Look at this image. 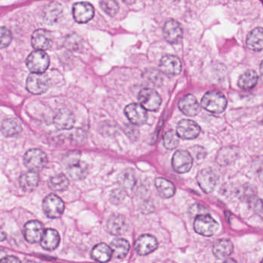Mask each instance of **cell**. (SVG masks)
I'll return each mask as SVG.
<instances>
[{
  "mask_svg": "<svg viewBox=\"0 0 263 263\" xmlns=\"http://www.w3.org/2000/svg\"><path fill=\"white\" fill-rule=\"evenodd\" d=\"M48 185L51 190L62 192L68 187V178L64 174L54 175L49 180Z\"/></svg>",
  "mask_w": 263,
  "mask_h": 263,
  "instance_id": "cell-33",
  "label": "cell"
},
{
  "mask_svg": "<svg viewBox=\"0 0 263 263\" xmlns=\"http://www.w3.org/2000/svg\"><path fill=\"white\" fill-rule=\"evenodd\" d=\"M88 165L87 163L80 160L76 156L69 158L67 163V172L71 179L82 180L88 174Z\"/></svg>",
  "mask_w": 263,
  "mask_h": 263,
  "instance_id": "cell-9",
  "label": "cell"
},
{
  "mask_svg": "<svg viewBox=\"0 0 263 263\" xmlns=\"http://www.w3.org/2000/svg\"><path fill=\"white\" fill-rule=\"evenodd\" d=\"M158 243L156 238L153 235H141V237L135 241V250L140 255H147L156 250Z\"/></svg>",
  "mask_w": 263,
  "mask_h": 263,
  "instance_id": "cell-17",
  "label": "cell"
},
{
  "mask_svg": "<svg viewBox=\"0 0 263 263\" xmlns=\"http://www.w3.org/2000/svg\"><path fill=\"white\" fill-rule=\"evenodd\" d=\"M224 263H237V261L233 258H228L224 261Z\"/></svg>",
  "mask_w": 263,
  "mask_h": 263,
  "instance_id": "cell-43",
  "label": "cell"
},
{
  "mask_svg": "<svg viewBox=\"0 0 263 263\" xmlns=\"http://www.w3.org/2000/svg\"><path fill=\"white\" fill-rule=\"evenodd\" d=\"M178 107L183 114L189 117L195 116L201 110L199 103L198 102L195 97L192 95H187L183 97L178 102Z\"/></svg>",
  "mask_w": 263,
  "mask_h": 263,
  "instance_id": "cell-19",
  "label": "cell"
},
{
  "mask_svg": "<svg viewBox=\"0 0 263 263\" xmlns=\"http://www.w3.org/2000/svg\"><path fill=\"white\" fill-rule=\"evenodd\" d=\"M27 68L33 73H44L50 66V58L42 50H34L27 59Z\"/></svg>",
  "mask_w": 263,
  "mask_h": 263,
  "instance_id": "cell-3",
  "label": "cell"
},
{
  "mask_svg": "<svg viewBox=\"0 0 263 263\" xmlns=\"http://www.w3.org/2000/svg\"><path fill=\"white\" fill-rule=\"evenodd\" d=\"M250 202L251 207L253 209V210L258 214L261 218H263V201L260 198H257L256 196L252 198L249 201Z\"/></svg>",
  "mask_w": 263,
  "mask_h": 263,
  "instance_id": "cell-38",
  "label": "cell"
},
{
  "mask_svg": "<svg viewBox=\"0 0 263 263\" xmlns=\"http://www.w3.org/2000/svg\"><path fill=\"white\" fill-rule=\"evenodd\" d=\"M155 186L158 193L164 198H170L175 194V187L170 181L164 178H158L155 180Z\"/></svg>",
  "mask_w": 263,
  "mask_h": 263,
  "instance_id": "cell-29",
  "label": "cell"
},
{
  "mask_svg": "<svg viewBox=\"0 0 263 263\" xmlns=\"http://www.w3.org/2000/svg\"><path fill=\"white\" fill-rule=\"evenodd\" d=\"M47 155L40 149H30L24 155V162L26 167L31 172H37L43 170L47 165Z\"/></svg>",
  "mask_w": 263,
  "mask_h": 263,
  "instance_id": "cell-4",
  "label": "cell"
},
{
  "mask_svg": "<svg viewBox=\"0 0 263 263\" xmlns=\"http://www.w3.org/2000/svg\"><path fill=\"white\" fill-rule=\"evenodd\" d=\"M110 199L112 200L111 201H115V202L118 203L119 201H121V200L123 198V193L120 190H115L112 192V195H110Z\"/></svg>",
  "mask_w": 263,
  "mask_h": 263,
  "instance_id": "cell-41",
  "label": "cell"
},
{
  "mask_svg": "<svg viewBox=\"0 0 263 263\" xmlns=\"http://www.w3.org/2000/svg\"><path fill=\"white\" fill-rule=\"evenodd\" d=\"M219 224L209 214L198 215L194 221V229L203 236H212L218 232Z\"/></svg>",
  "mask_w": 263,
  "mask_h": 263,
  "instance_id": "cell-2",
  "label": "cell"
},
{
  "mask_svg": "<svg viewBox=\"0 0 263 263\" xmlns=\"http://www.w3.org/2000/svg\"><path fill=\"white\" fill-rule=\"evenodd\" d=\"M100 6H101L103 11L105 12L110 16H115L119 11V4L114 0L101 1Z\"/></svg>",
  "mask_w": 263,
  "mask_h": 263,
  "instance_id": "cell-35",
  "label": "cell"
},
{
  "mask_svg": "<svg viewBox=\"0 0 263 263\" xmlns=\"http://www.w3.org/2000/svg\"><path fill=\"white\" fill-rule=\"evenodd\" d=\"M41 246L46 250L53 251L59 246L61 237L58 231L53 229H48L44 231V235L41 239Z\"/></svg>",
  "mask_w": 263,
  "mask_h": 263,
  "instance_id": "cell-22",
  "label": "cell"
},
{
  "mask_svg": "<svg viewBox=\"0 0 263 263\" xmlns=\"http://www.w3.org/2000/svg\"><path fill=\"white\" fill-rule=\"evenodd\" d=\"M179 136L176 132L173 130H168L164 134L163 138V144L164 147L168 150H173L176 148L179 144Z\"/></svg>",
  "mask_w": 263,
  "mask_h": 263,
  "instance_id": "cell-34",
  "label": "cell"
},
{
  "mask_svg": "<svg viewBox=\"0 0 263 263\" xmlns=\"http://www.w3.org/2000/svg\"><path fill=\"white\" fill-rule=\"evenodd\" d=\"M214 255L219 259L227 258L233 252V244L229 239H220L214 244Z\"/></svg>",
  "mask_w": 263,
  "mask_h": 263,
  "instance_id": "cell-27",
  "label": "cell"
},
{
  "mask_svg": "<svg viewBox=\"0 0 263 263\" xmlns=\"http://www.w3.org/2000/svg\"><path fill=\"white\" fill-rule=\"evenodd\" d=\"M22 130L21 123L15 118L5 120L2 124V133L6 137H13L19 135Z\"/></svg>",
  "mask_w": 263,
  "mask_h": 263,
  "instance_id": "cell-32",
  "label": "cell"
},
{
  "mask_svg": "<svg viewBox=\"0 0 263 263\" xmlns=\"http://www.w3.org/2000/svg\"><path fill=\"white\" fill-rule=\"evenodd\" d=\"M121 184L126 189H132L133 187L135 184V177L132 170H127L123 173L121 175Z\"/></svg>",
  "mask_w": 263,
  "mask_h": 263,
  "instance_id": "cell-36",
  "label": "cell"
},
{
  "mask_svg": "<svg viewBox=\"0 0 263 263\" xmlns=\"http://www.w3.org/2000/svg\"><path fill=\"white\" fill-rule=\"evenodd\" d=\"M53 121L55 126L60 130H69L74 125V115L67 109H61L55 115Z\"/></svg>",
  "mask_w": 263,
  "mask_h": 263,
  "instance_id": "cell-20",
  "label": "cell"
},
{
  "mask_svg": "<svg viewBox=\"0 0 263 263\" xmlns=\"http://www.w3.org/2000/svg\"><path fill=\"white\" fill-rule=\"evenodd\" d=\"M172 164L175 172L179 174L186 173L193 165V158L187 151H177L172 157Z\"/></svg>",
  "mask_w": 263,
  "mask_h": 263,
  "instance_id": "cell-10",
  "label": "cell"
},
{
  "mask_svg": "<svg viewBox=\"0 0 263 263\" xmlns=\"http://www.w3.org/2000/svg\"><path fill=\"white\" fill-rule=\"evenodd\" d=\"M260 72H261V74L263 75V61H261V64H260Z\"/></svg>",
  "mask_w": 263,
  "mask_h": 263,
  "instance_id": "cell-44",
  "label": "cell"
},
{
  "mask_svg": "<svg viewBox=\"0 0 263 263\" xmlns=\"http://www.w3.org/2000/svg\"><path fill=\"white\" fill-rule=\"evenodd\" d=\"M246 45L248 48L254 51L263 50V28L257 27L252 30L248 35Z\"/></svg>",
  "mask_w": 263,
  "mask_h": 263,
  "instance_id": "cell-23",
  "label": "cell"
},
{
  "mask_svg": "<svg viewBox=\"0 0 263 263\" xmlns=\"http://www.w3.org/2000/svg\"><path fill=\"white\" fill-rule=\"evenodd\" d=\"M110 248L115 257L122 258L128 253L130 250V244L124 238H115L112 241Z\"/></svg>",
  "mask_w": 263,
  "mask_h": 263,
  "instance_id": "cell-31",
  "label": "cell"
},
{
  "mask_svg": "<svg viewBox=\"0 0 263 263\" xmlns=\"http://www.w3.org/2000/svg\"><path fill=\"white\" fill-rule=\"evenodd\" d=\"M63 13V6L59 3L52 2L47 4L43 11V17L48 24L58 22Z\"/></svg>",
  "mask_w": 263,
  "mask_h": 263,
  "instance_id": "cell-21",
  "label": "cell"
},
{
  "mask_svg": "<svg viewBox=\"0 0 263 263\" xmlns=\"http://www.w3.org/2000/svg\"><path fill=\"white\" fill-rule=\"evenodd\" d=\"M31 44L35 50L45 51L53 45V36L48 30L39 29L33 32Z\"/></svg>",
  "mask_w": 263,
  "mask_h": 263,
  "instance_id": "cell-15",
  "label": "cell"
},
{
  "mask_svg": "<svg viewBox=\"0 0 263 263\" xmlns=\"http://www.w3.org/2000/svg\"><path fill=\"white\" fill-rule=\"evenodd\" d=\"M238 149L235 147H223L218 152L216 161L220 165H229L238 158Z\"/></svg>",
  "mask_w": 263,
  "mask_h": 263,
  "instance_id": "cell-25",
  "label": "cell"
},
{
  "mask_svg": "<svg viewBox=\"0 0 263 263\" xmlns=\"http://www.w3.org/2000/svg\"><path fill=\"white\" fill-rule=\"evenodd\" d=\"M107 229L112 235H121L127 229L125 218L121 215H112L107 221Z\"/></svg>",
  "mask_w": 263,
  "mask_h": 263,
  "instance_id": "cell-24",
  "label": "cell"
},
{
  "mask_svg": "<svg viewBox=\"0 0 263 263\" xmlns=\"http://www.w3.org/2000/svg\"><path fill=\"white\" fill-rule=\"evenodd\" d=\"M124 113L129 121L135 125L145 124L148 118L147 110L141 104L135 103L128 104L124 109Z\"/></svg>",
  "mask_w": 263,
  "mask_h": 263,
  "instance_id": "cell-16",
  "label": "cell"
},
{
  "mask_svg": "<svg viewBox=\"0 0 263 263\" xmlns=\"http://www.w3.org/2000/svg\"><path fill=\"white\" fill-rule=\"evenodd\" d=\"M73 19L79 24H86L95 16V8L87 2L77 3L72 9Z\"/></svg>",
  "mask_w": 263,
  "mask_h": 263,
  "instance_id": "cell-14",
  "label": "cell"
},
{
  "mask_svg": "<svg viewBox=\"0 0 263 263\" xmlns=\"http://www.w3.org/2000/svg\"><path fill=\"white\" fill-rule=\"evenodd\" d=\"M258 77L254 70H248L240 76L238 85L241 90H249L253 88L258 82Z\"/></svg>",
  "mask_w": 263,
  "mask_h": 263,
  "instance_id": "cell-30",
  "label": "cell"
},
{
  "mask_svg": "<svg viewBox=\"0 0 263 263\" xmlns=\"http://www.w3.org/2000/svg\"><path fill=\"white\" fill-rule=\"evenodd\" d=\"M112 254L113 252L110 246L105 243H100L96 245L92 249L91 256L95 261L104 263L111 258Z\"/></svg>",
  "mask_w": 263,
  "mask_h": 263,
  "instance_id": "cell-28",
  "label": "cell"
},
{
  "mask_svg": "<svg viewBox=\"0 0 263 263\" xmlns=\"http://www.w3.org/2000/svg\"><path fill=\"white\" fill-rule=\"evenodd\" d=\"M177 134L184 140L195 139L199 135L201 127L192 120L183 119L177 125Z\"/></svg>",
  "mask_w": 263,
  "mask_h": 263,
  "instance_id": "cell-12",
  "label": "cell"
},
{
  "mask_svg": "<svg viewBox=\"0 0 263 263\" xmlns=\"http://www.w3.org/2000/svg\"><path fill=\"white\" fill-rule=\"evenodd\" d=\"M64 202L58 195L50 194L43 201V210L48 218H58L64 211Z\"/></svg>",
  "mask_w": 263,
  "mask_h": 263,
  "instance_id": "cell-6",
  "label": "cell"
},
{
  "mask_svg": "<svg viewBox=\"0 0 263 263\" xmlns=\"http://www.w3.org/2000/svg\"><path fill=\"white\" fill-rule=\"evenodd\" d=\"M138 101L141 105L149 111H157L161 104L160 95L153 89L144 88L138 93Z\"/></svg>",
  "mask_w": 263,
  "mask_h": 263,
  "instance_id": "cell-7",
  "label": "cell"
},
{
  "mask_svg": "<svg viewBox=\"0 0 263 263\" xmlns=\"http://www.w3.org/2000/svg\"><path fill=\"white\" fill-rule=\"evenodd\" d=\"M201 105L211 113L221 114L227 107V99L221 92L211 90L203 96Z\"/></svg>",
  "mask_w": 263,
  "mask_h": 263,
  "instance_id": "cell-1",
  "label": "cell"
},
{
  "mask_svg": "<svg viewBox=\"0 0 263 263\" xmlns=\"http://www.w3.org/2000/svg\"><path fill=\"white\" fill-rule=\"evenodd\" d=\"M20 185L25 192H32L37 187L40 176L37 172H28L23 174L19 179Z\"/></svg>",
  "mask_w": 263,
  "mask_h": 263,
  "instance_id": "cell-26",
  "label": "cell"
},
{
  "mask_svg": "<svg viewBox=\"0 0 263 263\" xmlns=\"http://www.w3.org/2000/svg\"><path fill=\"white\" fill-rule=\"evenodd\" d=\"M44 233L42 223L36 220L28 221L24 226V235L28 242L36 243L41 241Z\"/></svg>",
  "mask_w": 263,
  "mask_h": 263,
  "instance_id": "cell-18",
  "label": "cell"
},
{
  "mask_svg": "<svg viewBox=\"0 0 263 263\" xmlns=\"http://www.w3.org/2000/svg\"><path fill=\"white\" fill-rule=\"evenodd\" d=\"M0 263H21V261H20L19 258H16L15 256H7L5 258H3L1 260V262Z\"/></svg>",
  "mask_w": 263,
  "mask_h": 263,
  "instance_id": "cell-42",
  "label": "cell"
},
{
  "mask_svg": "<svg viewBox=\"0 0 263 263\" xmlns=\"http://www.w3.org/2000/svg\"><path fill=\"white\" fill-rule=\"evenodd\" d=\"M261 263H263V259H262V261H261Z\"/></svg>",
  "mask_w": 263,
  "mask_h": 263,
  "instance_id": "cell-46",
  "label": "cell"
},
{
  "mask_svg": "<svg viewBox=\"0 0 263 263\" xmlns=\"http://www.w3.org/2000/svg\"><path fill=\"white\" fill-rule=\"evenodd\" d=\"M191 215H194V216L197 217L198 215H204L207 212V209L204 207V206L201 205L199 204H193L191 207L190 211Z\"/></svg>",
  "mask_w": 263,
  "mask_h": 263,
  "instance_id": "cell-40",
  "label": "cell"
},
{
  "mask_svg": "<svg viewBox=\"0 0 263 263\" xmlns=\"http://www.w3.org/2000/svg\"><path fill=\"white\" fill-rule=\"evenodd\" d=\"M26 86L27 90L32 95H43L48 90L50 81L44 73H31L27 78Z\"/></svg>",
  "mask_w": 263,
  "mask_h": 263,
  "instance_id": "cell-5",
  "label": "cell"
},
{
  "mask_svg": "<svg viewBox=\"0 0 263 263\" xmlns=\"http://www.w3.org/2000/svg\"><path fill=\"white\" fill-rule=\"evenodd\" d=\"M26 263H36L35 262V261H27V262Z\"/></svg>",
  "mask_w": 263,
  "mask_h": 263,
  "instance_id": "cell-45",
  "label": "cell"
},
{
  "mask_svg": "<svg viewBox=\"0 0 263 263\" xmlns=\"http://www.w3.org/2000/svg\"><path fill=\"white\" fill-rule=\"evenodd\" d=\"M1 48L4 49L10 45L12 41V35L10 30L6 27H1Z\"/></svg>",
  "mask_w": 263,
  "mask_h": 263,
  "instance_id": "cell-37",
  "label": "cell"
},
{
  "mask_svg": "<svg viewBox=\"0 0 263 263\" xmlns=\"http://www.w3.org/2000/svg\"><path fill=\"white\" fill-rule=\"evenodd\" d=\"M218 175L215 171L211 168H204L198 172L197 181L200 187L205 193H212L218 183Z\"/></svg>",
  "mask_w": 263,
  "mask_h": 263,
  "instance_id": "cell-8",
  "label": "cell"
},
{
  "mask_svg": "<svg viewBox=\"0 0 263 263\" xmlns=\"http://www.w3.org/2000/svg\"><path fill=\"white\" fill-rule=\"evenodd\" d=\"M159 68L164 74L168 77H175L181 73L182 66L178 57L166 55L160 61Z\"/></svg>",
  "mask_w": 263,
  "mask_h": 263,
  "instance_id": "cell-13",
  "label": "cell"
},
{
  "mask_svg": "<svg viewBox=\"0 0 263 263\" xmlns=\"http://www.w3.org/2000/svg\"><path fill=\"white\" fill-rule=\"evenodd\" d=\"M163 36L170 44H178L182 41L183 30L178 21L169 20L163 27Z\"/></svg>",
  "mask_w": 263,
  "mask_h": 263,
  "instance_id": "cell-11",
  "label": "cell"
},
{
  "mask_svg": "<svg viewBox=\"0 0 263 263\" xmlns=\"http://www.w3.org/2000/svg\"><path fill=\"white\" fill-rule=\"evenodd\" d=\"M239 195H241V198L250 201L252 198L255 196V189H252V186L249 185L246 187V185L243 186L242 189L240 190Z\"/></svg>",
  "mask_w": 263,
  "mask_h": 263,
  "instance_id": "cell-39",
  "label": "cell"
}]
</instances>
